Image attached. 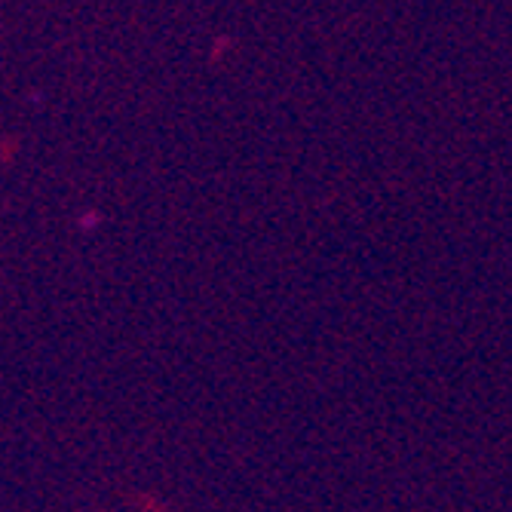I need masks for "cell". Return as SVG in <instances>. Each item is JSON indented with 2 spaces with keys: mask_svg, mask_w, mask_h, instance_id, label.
<instances>
[{
  "mask_svg": "<svg viewBox=\"0 0 512 512\" xmlns=\"http://www.w3.org/2000/svg\"><path fill=\"white\" fill-rule=\"evenodd\" d=\"M96 224H99V215H92V212L80 221V227H96Z\"/></svg>",
  "mask_w": 512,
  "mask_h": 512,
  "instance_id": "6da1fadb",
  "label": "cell"
}]
</instances>
